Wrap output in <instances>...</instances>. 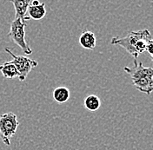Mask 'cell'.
Listing matches in <instances>:
<instances>
[{
	"instance_id": "obj_4",
	"label": "cell",
	"mask_w": 153,
	"mask_h": 150,
	"mask_svg": "<svg viewBox=\"0 0 153 150\" xmlns=\"http://www.w3.org/2000/svg\"><path fill=\"white\" fill-rule=\"evenodd\" d=\"M27 22L14 19L10 23V28L8 32L9 37L20 49L24 51V53L27 56L32 54V50L29 46V44L25 39V27H26Z\"/></svg>"
},
{
	"instance_id": "obj_7",
	"label": "cell",
	"mask_w": 153,
	"mask_h": 150,
	"mask_svg": "<svg viewBox=\"0 0 153 150\" xmlns=\"http://www.w3.org/2000/svg\"><path fill=\"white\" fill-rule=\"evenodd\" d=\"M11 3L14 5L15 9V19H19L25 22H27L30 20L27 16L28 7L30 4V1L29 0H16L11 1Z\"/></svg>"
},
{
	"instance_id": "obj_6",
	"label": "cell",
	"mask_w": 153,
	"mask_h": 150,
	"mask_svg": "<svg viewBox=\"0 0 153 150\" xmlns=\"http://www.w3.org/2000/svg\"><path fill=\"white\" fill-rule=\"evenodd\" d=\"M27 14L30 19H33L36 21L43 19L46 15L45 4L40 3L38 0L31 1L28 7Z\"/></svg>"
},
{
	"instance_id": "obj_1",
	"label": "cell",
	"mask_w": 153,
	"mask_h": 150,
	"mask_svg": "<svg viewBox=\"0 0 153 150\" xmlns=\"http://www.w3.org/2000/svg\"><path fill=\"white\" fill-rule=\"evenodd\" d=\"M150 40H152L151 33L147 29H144L138 31H131L124 38H112L111 44L123 47L133 56L134 59H137L139 54L146 50V46Z\"/></svg>"
},
{
	"instance_id": "obj_8",
	"label": "cell",
	"mask_w": 153,
	"mask_h": 150,
	"mask_svg": "<svg viewBox=\"0 0 153 150\" xmlns=\"http://www.w3.org/2000/svg\"><path fill=\"white\" fill-rule=\"evenodd\" d=\"M78 43L84 49L92 50L93 49H95L97 44V38L95 34L89 30L82 32L78 38Z\"/></svg>"
},
{
	"instance_id": "obj_10",
	"label": "cell",
	"mask_w": 153,
	"mask_h": 150,
	"mask_svg": "<svg viewBox=\"0 0 153 150\" xmlns=\"http://www.w3.org/2000/svg\"><path fill=\"white\" fill-rule=\"evenodd\" d=\"M52 96L55 102H57L59 104H62V103H66L70 99L71 93L68 88L64 87V86H59L53 90Z\"/></svg>"
},
{
	"instance_id": "obj_9",
	"label": "cell",
	"mask_w": 153,
	"mask_h": 150,
	"mask_svg": "<svg viewBox=\"0 0 153 150\" xmlns=\"http://www.w3.org/2000/svg\"><path fill=\"white\" fill-rule=\"evenodd\" d=\"M0 72L3 76L6 79H12V78H19V74L15 64L10 62H4L0 65Z\"/></svg>"
},
{
	"instance_id": "obj_5",
	"label": "cell",
	"mask_w": 153,
	"mask_h": 150,
	"mask_svg": "<svg viewBox=\"0 0 153 150\" xmlns=\"http://www.w3.org/2000/svg\"><path fill=\"white\" fill-rule=\"evenodd\" d=\"M4 51L7 52L10 56L12 57V63L15 64L18 71H19V81H25L29 73L32 70L33 68L38 66V62L30 59V57L23 55H16L14 54L9 48H5Z\"/></svg>"
},
{
	"instance_id": "obj_12",
	"label": "cell",
	"mask_w": 153,
	"mask_h": 150,
	"mask_svg": "<svg viewBox=\"0 0 153 150\" xmlns=\"http://www.w3.org/2000/svg\"><path fill=\"white\" fill-rule=\"evenodd\" d=\"M146 51L150 54V56H153V39L150 40L147 46H146Z\"/></svg>"
},
{
	"instance_id": "obj_13",
	"label": "cell",
	"mask_w": 153,
	"mask_h": 150,
	"mask_svg": "<svg viewBox=\"0 0 153 150\" xmlns=\"http://www.w3.org/2000/svg\"><path fill=\"white\" fill-rule=\"evenodd\" d=\"M151 59L152 60V62H153V56H151Z\"/></svg>"
},
{
	"instance_id": "obj_2",
	"label": "cell",
	"mask_w": 153,
	"mask_h": 150,
	"mask_svg": "<svg viewBox=\"0 0 153 150\" xmlns=\"http://www.w3.org/2000/svg\"><path fill=\"white\" fill-rule=\"evenodd\" d=\"M124 70L129 74L133 85L141 92L150 95L153 91V69L144 67L141 62L134 59L133 67H124Z\"/></svg>"
},
{
	"instance_id": "obj_3",
	"label": "cell",
	"mask_w": 153,
	"mask_h": 150,
	"mask_svg": "<svg viewBox=\"0 0 153 150\" xmlns=\"http://www.w3.org/2000/svg\"><path fill=\"white\" fill-rule=\"evenodd\" d=\"M19 125L15 113L7 112L0 115V138L5 146H10V139L16 134Z\"/></svg>"
},
{
	"instance_id": "obj_11",
	"label": "cell",
	"mask_w": 153,
	"mask_h": 150,
	"mask_svg": "<svg viewBox=\"0 0 153 150\" xmlns=\"http://www.w3.org/2000/svg\"><path fill=\"white\" fill-rule=\"evenodd\" d=\"M84 105H85V108L86 109H88L89 111L95 112L100 108L101 101L97 95H89L88 96H86L85 101H84Z\"/></svg>"
}]
</instances>
